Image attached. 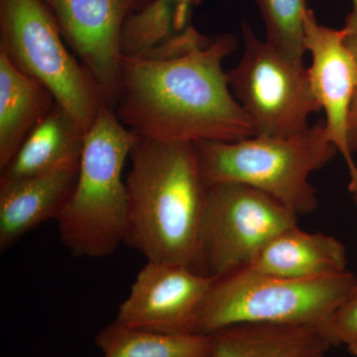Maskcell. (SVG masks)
Here are the masks:
<instances>
[{
    "mask_svg": "<svg viewBox=\"0 0 357 357\" xmlns=\"http://www.w3.org/2000/svg\"><path fill=\"white\" fill-rule=\"evenodd\" d=\"M129 158L123 243L147 261L183 265L204 275L202 230L208 185L196 143L139 136Z\"/></svg>",
    "mask_w": 357,
    "mask_h": 357,
    "instance_id": "cell-2",
    "label": "cell"
},
{
    "mask_svg": "<svg viewBox=\"0 0 357 357\" xmlns=\"http://www.w3.org/2000/svg\"><path fill=\"white\" fill-rule=\"evenodd\" d=\"M0 52L16 69L50 89L86 132L100 112L110 107L100 84L68 51L57 21L42 0H0Z\"/></svg>",
    "mask_w": 357,
    "mask_h": 357,
    "instance_id": "cell-6",
    "label": "cell"
},
{
    "mask_svg": "<svg viewBox=\"0 0 357 357\" xmlns=\"http://www.w3.org/2000/svg\"><path fill=\"white\" fill-rule=\"evenodd\" d=\"M213 279L183 265L148 261L115 321L164 335H196L199 312Z\"/></svg>",
    "mask_w": 357,
    "mask_h": 357,
    "instance_id": "cell-10",
    "label": "cell"
},
{
    "mask_svg": "<svg viewBox=\"0 0 357 357\" xmlns=\"http://www.w3.org/2000/svg\"><path fill=\"white\" fill-rule=\"evenodd\" d=\"M81 163V162H79ZM79 165L20 180L0 181V251L47 220H57L76 188Z\"/></svg>",
    "mask_w": 357,
    "mask_h": 357,
    "instance_id": "cell-12",
    "label": "cell"
},
{
    "mask_svg": "<svg viewBox=\"0 0 357 357\" xmlns=\"http://www.w3.org/2000/svg\"><path fill=\"white\" fill-rule=\"evenodd\" d=\"M331 328L337 345L357 356V287L333 314Z\"/></svg>",
    "mask_w": 357,
    "mask_h": 357,
    "instance_id": "cell-19",
    "label": "cell"
},
{
    "mask_svg": "<svg viewBox=\"0 0 357 357\" xmlns=\"http://www.w3.org/2000/svg\"><path fill=\"white\" fill-rule=\"evenodd\" d=\"M345 42L354 53L357 63V36L347 37ZM349 144L351 153H356L357 152V88L352 100L351 112H349Z\"/></svg>",
    "mask_w": 357,
    "mask_h": 357,
    "instance_id": "cell-20",
    "label": "cell"
},
{
    "mask_svg": "<svg viewBox=\"0 0 357 357\" xmlns=\"http://www.w3.org/2000/svg\"><path fill=\"white\" fill-rule=\"evenodd\" d=\"M65 43L103 89L114 110L121 77V36L126 21L154 0H42Z\"/></svg>",
    "mask_w": 357,
    "mask_h": 357,
    "instance_id": "cell-9",
    "label": "cell"
},
{
    "mask_svg": "<svg viewBox=\"0 0 357 357\" xmlns=\"http://www.w3.org/2000/svg\"><path fill=\"white\" fill-rule=\"evenodd\" d=\"M347 37L357 36V0H352V10L342 28Z\"/></svg>",
    "mask_w": 357,
    "mask_h": 357,
    "instance_id": "cell-22",
    "label": "cell"
},
{
    "mask_svg": "<svg viewBox=\"0 0 357 357\" xmlns=\"http://www.w3.org/2000/svg\"><path fill=\"white\" fill-rule=\"evenodd\" d=\"M304 44L311 54L310 84L321 109L328 139L344 157L351 183L357 182V167L349 144V119L357 88V63L347 46L344 29L319 24L314 11L305 13Z\"/></svg>",
    "mask_w": 357,
    "mask_h": 357,
    "instance_id": "cell-11",
    "label": "cell"
},
{
    "mask_svg": "<svg viewBox=\"0 0 357 357\" xmlns=\"http://www.w3.org/2000/svg\"><path fill=\"white\" fill-rule=\"evenodd\" d=\"M298 218L250 185H208L202 230L204 274L220 277L248 268L274 236L298 225Z\"/></svg>",
    "mask_w": 357,
    "mask_h": 357,
    "instance_id": "cell-8",
    "label": "cell"
},
{
    "mask_svg": "<svg viewBox=\"0 0 357 357\" xmlns=\"http://www.w3.org/2000/svg\"><path fill=\"white\" fill-rule=\"evenodd\" d=\"M138 137L109 107L86 132L76 188L56 220L61 241L75 257H105L123 243L128 192L122 170Z\"/></svg>",
    "mask_w": 357,
    "mask_h": 357,
    "instance_id": "cell-3",
    "label": "cell"
},
{
    "mask_svg": "<svg viewBox=\"0 0 357 357\" xmlns=\"http://www.w3.org/2000/svg\"><path fill=\"white\" fill-rule=\"evenodd\" d=\"M347 251L335 237L288 227L274 236L249 269L292 279H311L347 271Z\"/></svg>",
    "mask_w": 357,
    "mask_h": 357,
    "instance_id": "cell-14",
    "label": "cell"
},
{
    "mask_svg": "<svg viewBox=\"0 0 357 357\" xmlns=\"http://www.w3.org/2000/svg\"><path fill=\"white\" fill-rule=\"evenodd\" d=\"M349 191L352 194V199H354V204L357 208V182L349 183Z\"/></svg>",
    "mask_w": 357,
    "mask_h": 357,
    "instance_id": "cell-23",
    "label": "cell"
},
{
    "mask_svg": "<svg viewBox=\"0 0 357 357\" xmlns=\"http://www.w3.org/2000/svg\"><path fill=\"white\" fill-rule=\"evenodd\" d=\"M213 278L199 312V335L237 324L331 328L333 314L357 287V277L349 270L292 279L245 268Z\"/></svg>",
    "mask_w": 357,
    "mask_h": 357,
    "instance_id": "cell-5",
    "label": "cell"
},
{
    "mask_svg": "<svg viewBox=\"0 0 357 357\" xmlns=\"http://www.w3.org/2000/svg\"><path fill=\"white\" fill-rule=\"evenodd\" d=\"M264 21L266 41L288 60L304 63L306 0H255Z\"/></svg>",
    "mask_w": 357,
    "mask_h": 357,
    "instance_id": "cell-18",
    "label": "cell"
},
{
    "mask_svg": "<svg viewBox=\"0 0 357 357\" xmlns=\"http://www.w3.org/2000/svg\"><path fill=\"white\" fill-rule=\"evenodd\" d=\"M175 8V29L181 32L188 26L190 11L198 0H170Z\"/></svg>",
    "mask_w": 357,
    "mask_h": 357,
    "instance_id": "cell-21",
    "label": "cell"
},
{
    "mask_svg": "<svg viewBox=\"0 0 357 357\" xmlns=\"http://www.w3.org/2000/svg\"><path fill=\"white\" fill-rule=\"evenodd\" d=\"M55 102L50 89L16 69L0 52V170L10 163Z\"/></svg>",
    "mask_w": 357,
    "mask_h": 357,
    "instance_id": "cell-16",
    "label": "cell"
},
{
    "mask_svg": "<svg viewBox=\"0 0 357 357\" xmlns=\"http://www.w3.org/2000/svg\"><path fill=\"white\" fill-rule=\"evenodd\" d=\"M86 131L57 102L33 128L0 181L20 180L79 165Z\"/></svg>",
    "mask_w": 357,
    "mask_h": 357,
    "instance_id": "cell-15",
    "label": "cell"
},
{
    "mask_svg": "<svg viewBox=\"0 0 357 357\" xmlns=\"http://www.w3.org/2000/svg\"><path fill=\"white\" fill-rule=\"evenodd\" d=\"M210 337L208 357H326L337 345L328 326L237 324Z\"/></svg>",
    "mask_w": 357,
    "mask_h": 357,
    "instance_id": "cell-13",
    "label": "cell"
},
{
    "mask_svg": "<svg viewBox=\"0 0 357 357\" xmlns=\"http://www.w3.org/2000/svg\"><path fill=\"white\" fill-rule=\"evenodd\" d=\"M102 357H208L210 335H172L138 330L114 321L96 333Z\"/></svg>",
    "mask_w": 357,
    "mask_h": 357,
    "instance_id": "cell-17",
    "label": "cell"
},
{
    "mask_svg": "<svg viewBox=\"0 0 357 357\" xmlns=\"http://www.w3.org/2000/svg\"><path fill=\"white\" fill-rule=\"evenodd\" d=\"M243 53L227 72L230 91L255 128V136L291 137L311 126L310 116L321 109L304 63H295L258 39L243 22Z\"/></svg>",
    "mask_w": 357,
    "mask_h": 357,
    "instance_id": "cell-7",
    "label": "cell"
},
{
    "mask_svg": "<svg viewBox=\"0 0 357 357\" xmlns=\"http://www.w3.org/2000/svg\"><path fill=\"white\" fill-rule=\"evenodd\" d=\"M196 147L206 185H250L273 197L298 217L318 208V195L310 175L330 163L338 152L328 139L323 121L291 137L199 141Z\"/></svg>",
    "mask_w": 357,
    "mask_h": 357,
    "instance_id": "cell-4",
    "label": "cell"
},
{
    "mask_svg": "<svg viewBox=\"0 0 357 357\" xmlns=\"http://www.w3.org/2000/svg\"><path fill=\"white\" fill-rule=\"evenodd\" d=\"M236 47L229 33L208 38L189 24L143 55L122 57L115 114L140 137L163 142L253 137L222 68Z\"/></svg>",
    "mask_w": 357,
    "mask_h": 357,
    "instance_id": "cell-1",
    "label": "cell"
}]
</instances>
